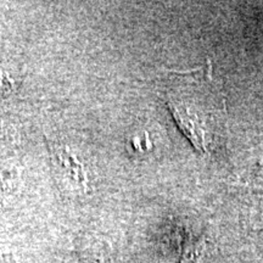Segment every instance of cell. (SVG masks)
Returning <instances> with one entry per match:
<instances>
[{"mask_svg":"<svg viewBox=\"0 0 263 263\" xmlns=\"http://www.w3.org/2000/svg\"><path fill=\"white\" fill-rule=\"evenodd\" d=\"M167 105L177 124L185 137L192 141L193 145L201 153H207L209 144L212 140V134L210 133L202 111L184 99L176 97H171Z\"/></svg>","mask_w":263,"mask_h":263,"instance_id":"6da1fadb","label":"cell"}]
</instances>
